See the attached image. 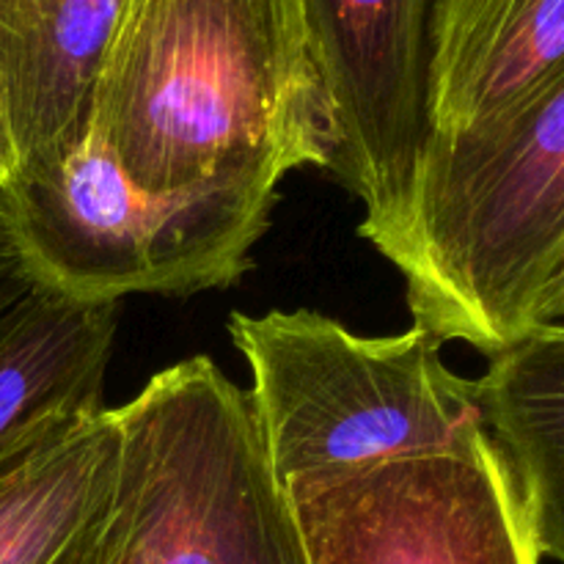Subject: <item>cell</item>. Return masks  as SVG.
Segmentation results:
<instances>
[{
  "instance_id": "1",
  "label": "cell",
  "mask_w": 564,
  "mask_h": 564,
  "mask_svg": "<svg viewBox=\"0 0 564 564\" xmlns=\"http://www.w3.org/2000/svg\"><path fill=\"white\" fill-rule=\"evenodd\" d=\"M91 130L149 193L279 196L330 165V124L301 0H124Z\"/></svg>"
},
{
  "instance_id": "11",
  "label": "cell",
  "mask_w": 564,
  "mask_h": 564,
  "mask_svg": "<svg viewBox=\"0 0 564 564\" xmlns=\"http://www.w3.org/2000/svg\"><path fill=\"white\" fill-rule=\"evenodd\" d=\"M119 303L33 286L0 317V460L55 422L105 411Z\"/></svg>"
},
{
  "instance_id": "8",
  "label": "cell",
  "mask_w": 564,
  "mask_h": 564,
  "mask_svg": "<svg viewBox=\"0 0 564 564\" xmlns=\"http://www.w3.org/2000/svg\"><path fill=\"white\" fill-rule=\"evenodd\" d=\"M121 9L124 0H0V182L88 135Z\"/></svg>"
},
{
  "instance_id": "5",
  "label": "cell",
  "mask_w": 564,
  "mask_h": 564,
  "mask_svg": "<svg viewBox=\"0 0 564 564\" xmlns=\"http://www.w3.org/2000/svg\"><path fill=\"white\" fill-rule=\"evenodd\" d=\"M279 196L193 187L149 193L94 130L66 154L0 182V220L33 286L75 303L226 290Z\"/></svg>"
},
{
  "instance_id": "13",
  "label": "cell",
  "mask_w": 564,
  "mask_h": 564,
  "mask_svg": "<svg viewBox=\"0 0 564 564\" xmlns=\"http://www.w3.org/2000/svg\"><path fill=\"white\" fill-rule=\"evenodd\" d=\"M33 290V281L0 220V317Z\"/></svg>"
},
{
  "instance_id": "2",
  "label": "cell",
  "mask_w": 564,
  "mask_h": 564,
  "mask_svg": "<svg viewBox=\"0 0 564 564\" xmlns=\"http://www.w3.org/2000/svg\"><path fill=\"white\" fill-rule=\"evenodd\" d=\"M413 325L485 356L545 325L564 268V69L501 119L427 135L383 248Z\"/></svg>"
},
{
  "instance_id": "6",
  "label": "cell",
  "mask_w": 564,
  "mask_h": 564,
  "mask_svg": "<svg viewBox=\"0 0 564 564\" xmlns=\"http://www.w3.org/2000/svg\"><path fill=\"white\" fill-rule=\"evenodd\" d=\"M286 499L308 564H540L488 427L444 452L301 479Z\"/></svg>"
},
{
  "instance_id": "9",
  "label": "cell",
  "mask_w": 564,
  "mask_h": 564,
  "mask_svg": "<svg viewBox=\"0 0 564 564\" xmlns=\"http://www.w3.org/2000/svg\"><path fill=\"white\" fill-rule=\"evenodd\" d=\"M564 69V0H438L427 47V135L501 119Z\"/></svg>"
},
{
  "instance_id": "7",
  "label": "cell",
  "mask_w": 564,
  "mask_h": 564,
  "mask_svg": "<svg viewBox=\"0 0 564 564\" xmlns=\"http://www.w3.org/2000/svg\"><path fill=\"white\" fill-rule=\"evenodd\" d=\"M330 124L328 171L364 204L383 251L405 220L427 138V47L438 0H301Z\"/></svg>"
},
{
  "instance_id": "10",
  "label": "cell",
  "mask_w": 564,
  "mask_h": 564,
  "mask_svg": "<svg viewBox=\"0 0 564 564\" xmlns=\"http://www.w3.org/2000/svg\"><path fill=\"white\" fill-rule=\"evenodd\" d=\"M119 419L55 422L0 460V564H102Z\"/></svg>"
},
{
  "instance_id": "3",
  "label": "cell",
  "mask_w": 564,
  "mask_h": 564,
  "mask_svg": "<svg viewBox=\"0 0 564 564\" xmlns=\"http://www.w3.org/2000/svg\"><path fill=\"white\" fill-rule=\"evenodd\" d=\"M102 564H308L248 389L207 356L116 411Z\"/></svg>"
},
{
  "instance_id": "14",
  "label": "cell",
  "mask_w": 564,
  "mask_h": 564,
  "mask_svg": "<svg viewBox=\"0 0 564 564\" xmlns=\"http://www.w3.org/2000/svg\"><path fill=\"white\" fill-rule=\"evenodd\" d=\"M545 323H564V268L560 279L554 281L549 303H545Z\"/></svg>"
},
{
  "instance_id": "12",
  "label": "cell",
  "mask_w": 564,
  "mask_h": 564,
  "mask_svg": "<svg viewBox=\"0 0 564 564\" xmlns=\"http://www.w3.org/2000/svg\"><path fill=\"white\" fill-rule=\"evenodd\" d=\"M477 397L518 479L540 556L564 564V323L538 325L490 356Z\"/></svg>"
},
{
  "instance_id": "4",
  "label": "cell",
  "mask_w": 564,
  "mask_h": 564,
  "mask_svg": "<svg viewBox=\"0 0 564 564\" xmlns=\"http://www.w3.org/2000/svg\"><path fill=\"white\" fill-rule=\"evenodd\" d=\"M251 369L253 413L281 488L319 474L430 455L488 427L477 380L452 372L444 341L413 325L358 336L312 308L229 317Z\"/></svg>"
}]
</instances>
